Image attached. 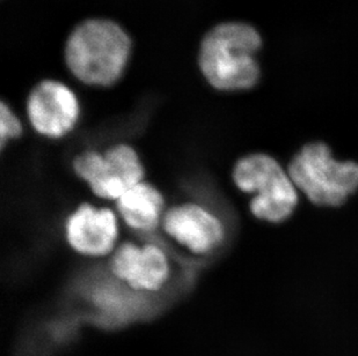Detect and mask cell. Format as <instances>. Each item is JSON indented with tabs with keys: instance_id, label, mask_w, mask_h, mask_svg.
Returning a JSON list of instances; mask_svg holds the SVG:
<instances>
[{
	"instance_id": "cell-1",
	"label": "cell",
	"mask_w": 358,
	"mask_h": 356,
	"mask_svg": "<svg viewBox=\"0 0 358 356\" xmlns=\"http://www.w3.org/2000/svg\"><path fill=\"white\" fill-rule=\"evenodd\" d=\"M260 47V34L250 24H217L201 40L199 70L206 82L217 91L250 89L260 77V68L255 59Z\"/></svg>"
},
{
	"instance_id": "cell-2",
	"label": "cell",
	"mask_w": 358,
	"mask_h": 356,
	"mask_svg": "<svg viewBox=\"0 0 358 356\" xmlns=\"http://www.w3.org/2000/svg\"><path fill=\"white\" fill-rule=\"evenodd\" d=\"M131 54L127 31L108 19L83 21L65 43V63L72 75L83 84L109 87L124 72Z\"/></svg>"
},
{
	"instance_id": "cell-3",
	"label": "cell",
	"mask_w": 358,
	"mask_h": 356,
	"mask_svg": "<svg viewBox=\"0 0 358 356\" xmlns=\"http://www.w3.org/2000/svg\"><path fill=\"white\" fill-rule=\"evenodd\" d=\"M232 181L239 191L252 195L250 211L257 220L280 223L297 207L298 188L289 172L266 153L240 158L232 169Z\"/></svg>"
},
{
	"instance_id": "cell-4",
	"label": "cell",
	"mask_w": 358,
	"mask_h": 356,
	"mask_svg": "<svg viewBox=\"0 0 358 356\" xmlns=\"http://www.w3.org/2000/svg\"><path fill=\"white\" fill-rule=\"evenodd\" d=\"M287 172L298 191L315 205H342L358 188V163L335 160L322 142L306 144Z\"/></svg>"
},
{
	"instance_id": "cell-5",
	"label": "cell",
	"mask_w": 358,
	"mask_h": 356,
	"mask_svg": "<svg viewBox=\"0 0 358 356\" xmlns=\"http://www.w3.org/2000/svg\"><path fill=\"white\" fill-rule=\"evenodd\" d=\"M71 168L92 195L107 202H115L129 188L145 181V165L128 142L83 149L72 158Z\"/></svg>"
},
{
	"instance_id": "cell-6",
	"label": "cell",
	"mask_w": 358,
	"mask_h": 356,
	"mask_svg": "<svg viewBox=\"0 0 358 356\" xmlns=\"http://www.w3.org/2000/svg\"><path fill=\"white\" fill-rule=\"evenodd\" d=\"M159 232L167 242L195 258L215 255L229 237L222 215L197 199H185L169 205Z\"/></svg>"
},
{
	"instance_id": "cell-7",
	"label": "cell",
	"mask_w": 358,
	"mask_h": 356,
	"mask_svg": "<svg viewBox=\"0 0 358 356\" xmlns=\"http://www.w3.org/2000/svg\"><path fill=\"white\" fill-rule=\"evenodd\" d=\"M110 278L139 296L157 295L173 280L172 255L158 241H122L107 259Z\"/></svg>"
},
{
	"instance_id": "cell-8",
	"label": "cell",
	"mask_w": 358,
	"mask_h": 356,
	"mask_svg": "<svg viewBox=\"0 0 358 356\" xmlns=\"http://www.w3.org/2000/svg\"><path fill=\"white\" fill-rule=\"evenodd\" d=\"M121 220L115 209L83 202L63 222L66 246L87 259H108L121 241Z\"/></svg>"
},
{
	"instance_id": "cell-9",
	"label": "cell",
	"mask_w": 358,
	"mask_h": 356,
	"mask_svg": "<svg viewBox=\"0 0 358 356\" xmlns=\"http://www.w3.org/2000/svg\"><path fill=\"white\" fill-rule=\"evenodd\" d=\"M26 114L36 135L57 142L66 138L77 128L81 116L80 102L68 84L45 79L29 91Z\"/></svg>"
},
{
	"instance_id": "cell-10",
	"label": "cell",
	"mask_w": 358,
	"mask_h": 356,
	"mask_svg": "<svg viewBox=\"0 0 358 356\" xmlns=\"http://www.w3.org/2000/svg\"><path fill=\"white\" fill-rule=\"evenodd\" d=\"M114 205L122 225L142 237L160 232L162 218L169 207L162 190L146 179L129 188Z\"/></svg>"
},
{
	"instance_id": "cell-11",
	"label": "cell",
	"mask_w": 358,
	"mask_h": 356,
	"mask_svg": "<svg viewBox=\"0 0 358 356\" xmlns=\"http://www.w3.org/2000/svg\"><path fill=\"white\" fill-rule=\"evenodd\" d=\"M24 135V124L17 117L15 111L7 105L6 102L0 103V144L5 151L7 144L15 142Z\"/></svg>"
}]
</instances>
